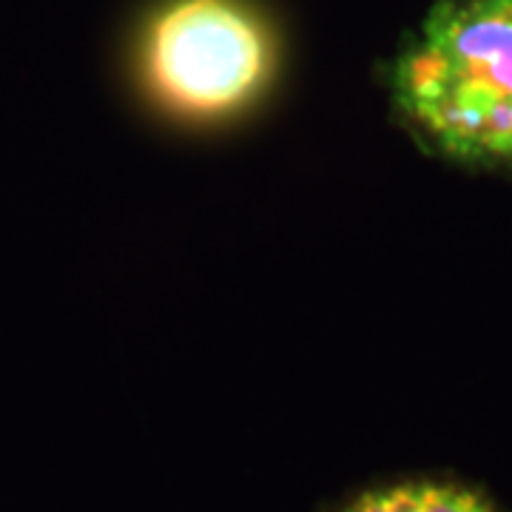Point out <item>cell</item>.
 <instances>
[{
    "mask_svg": "<svg viewBox=\"0 0 512 512\" xmlns=\"http://www.w3.org/2000/svg\"><path fill=\"white\" fill-rule=\"evenodd\" d=\"M393 97L447 157L512 165V0H441L396 60Z\"/></svg>",
    "mask_w": 512,
    "mask_h": 512,
    "instance_id": "cell-1",
    "label": "cell"
},
{
    "mask_svg": "<svg viewBox=\"0 0 512 512\" xmlns=\"http://www.w3.org/2000/svg\"><path fill=\"white\" fill-rule=\"evenodd\" d=\"M146 74L171 109L220 117L265 86L271 40L239 0H171L148 26Z\"/></svg>",
    "mask_w": 512,
    "mask_h": 512,
    "instance_id": "cell-2",
    "label": "cell"
},
{
    "mask_svg": "<svg viewBox=\"0 0 512 512\" xmlns=\"http://www.w3.org/2000/svg\"><path fill=\"white\" fill-rule=\"evenodd\" d=\"M342 512H498L484 495L456 481L416 478L356 495Z\"/></svg>",
    "mask_w": 512,
    "mask_h": 512,
    "instance_id": "cell-3",
    "label": "cell"
}]
</instances>
